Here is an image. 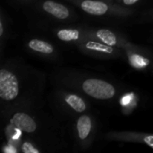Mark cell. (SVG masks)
Wrapping results in <instances>:
<instances>
[{
	"instance_id": "obj_1",
	"label": "cell",
	"mask_w": 153,
	"mask_h": 153,
	"mask_svg": "<svg viewBox=\"0 0 153 153\" xmlns=\"http://www.w3.org/2000/svg\"><path fill=\"white\" fill-rule=\"evenodd\" d=\"M83 91L98 100H108L115 96V87L108 82L100 79H88L82 83Z\"/></svg>"
},
{
	"instance_id": "obj_2",
	"label": "cell",
	"mask_w": 153,
	"mask_h": 153,
	"mask_svg": "<svg viewBox=\"0 0 153 153\" xmlns=\"http://www.w3.org/2000/svg\"><path fill=\"white\" fill-rule=\"evenodd\" d=\"M19 94V82L16 75L6 69L0 71V97L3 100L11 101Z\"/></svg>"
},
{
	"instance_id": "obj_3",
	"label": "cell",
	"mask_w": 153,
	"mask_h": 153,
	"mask_svg": "<svg viewBox=\"0 0 153 153\" xmlns=\"http://www.w3.org/2000/svg\"><path fill=\"white\" fill-rule=\"evenodd\" d=\"M10 122L17 129L28 134H31L37 129V124L34 119L30 116L23 112L15 113L12 117Z\"/></svg>"
},
{
	"instance_id": "obj_4",
	"label": "cell",
	"mask_w": 153,
	"mask_h": 153,
	"mask_svg": "<svg viewBox=\"0 0 153 153\" xmlns=\"http://www.w3.org/2000/svg\"><path fill=\"white\" fill-rule=\"evenodd\" d=\"M42 8L45 12H47L48 13L53 15L54 17L60 19V20H64L69 17V10L67 7H65V5L56 3L55 1H51V0H48L45 1L42 4Z\"/></svg>"
},
{
	"instance_id": "obj_5",
	"label": "cell",
	"mask_w": 153,
	"mask_h": 153,
	"mask_svg": "<svg viewBox=\"0 0 153 153\" xmlns=\"http://www.w3.org/2000/svg\"><path fill=\"white\" fill-rule=\"evenodd\" d=\"M82 9L92 15H103L108 11V5L101 1L84 0L81 4Z\"/></svg>"
},
{
	"instance_id": "obj_6",
	"label": "cell",
	"mask_w": 153,
	"mask_h": 153,
	"mask_svg": "<svg viewBox=\"0 0 153 153\" xmlns=\"http://www.w3.org/2000/svg\"><path fill=\"white\" fill-rule=\"evenodd\" d=\"M91 127L92 122L91 117L88 116H82L77 121V132L80 139H86L91 131Z\"/></svg>"
},
{
	"instance_id": "obj_7",
	"label": "cell",
	"mask_w": 153,
	"mask_h": 153,
	"mask_svg": "<svg viewBox=\"0 0 153 153\" xmlns=\"http://www.w3.org/2000/svg\"><path fill=\"white\" fill-rule=\"evenodd\" d=\"M29 48L36 52H40L44 54H51L54 51L53 46L46 41L33 39L29 42Z\"/></svg>"
},
{
	"instance_id": "obj_8",
	"label": "cell",
	"mask_w": 153,
	"mask_h": 153,
	"mask_svg": "<svg viewBox=\"0 0 153 153\" xmlns=\"http://www.w3.org/2000/svg\"><path fill=\"white\" fill-rule=\"evenodd\" d=\"M65 101L76 112L81 113V112H83L86 109L85 102L83 101V100L81 97H79L77 95H74V94L68 95L65 98Z\"/></svg>"
},
{
	"instance_id": "obj_9",
	"label": "cell",
	"mask_w": 153,
	"mask_h": 153,
	"mask_svg": "<svg viewBox=\"0 0 153 153\" xmlns=\"http://www.w3.org/2000/svg\"><path fill=\"white\" fill-rule=\"evenodd\" d=\"M97 37L105 44L108 45V46H115L117 44V38L115 36V34L108 30H99L97 31Z\"/></svg>"
},
{
	"instance_id": "obj_10",
	"label": "cell",
	"mask_w": 153,
	"mask_h": 153,
	"mask_svg": "<svg viewBox=\"0 0 153 153\" xmlns=\"http://www.w3.org/2000/svg\"><path fill=\"white\" fill-rule=\"evenodd\" d=\"M80 33L77 30H71V29H65L60 30L57 32V37L59 39L63 41H72L76 40L79 39Z\"/></svg>"
},
{
	"instance_id": "obj_11",
	"label": "cell",
	"mask_w": 153,
	"mask_h": 153,
	"mask_svg": "<svg viewBox=\"0 0 153 153\" xmlns=\"http://www.w3.org/2000/svg\"><path fill=\"white\" fill-rule=\"evenodd\" d=\"M131 62L136 67H144V66H146V65H149V61L146 58H143V56H138V55L132 56Z\"/></svg>"
},
{
	"instance_id": "obj_12",
	"label": "cell",
	"mask_w": 153,
	"mask_h": 153,
	"mask_svg": "<svg viewBox=\"0 0 153 153\" xmlns=\"http://www.w3.org/2000/svg\"><path fill=\"white\" fill-rule=\"evenodd\" d=\"M22 152L24 153H39V151L38 149H36L31 143H24L22 144Z\"/></svg>"
},
{
	"instance_id": "obj_13",
	"label": "cell",
	"mask_w": 153,
	"mask_h": 153,
	"mask_svg": "<svg viewBox=\"0 0 153 153\" xmlns=\"http://www.w3.org/2000/svg\"><path fill=\"white\" fill-rule=\"evenodd\" d=\"M143 142L153 149V134L152 135H147L143 138Z\"/></svg>"
},
{
	"instance_id": "obj_14",
	"label": "cell",
	"mask_w": 153,
	"mask_h": 153,
	"mask_svg": "<svg viewBox=\"0 0 153 153\" xmlns=\"http://www.w3.org/2000/svg\"><path fill=\"white\" fill-rule=\"evenodd\" d=\"M139 0H123V3L126 5H131V4H135L136 2H138Z\"/></svg>"
},
{
	"instance_id": "obj_15",
	"label": "cell",
	"mask_w": 153,
	"mask_h": 153,
	"mask_svg": "<svg viewBox=\"0 0 153 153\" xmlns=\"http://www.w3.org/2000/svg\"><path fill=\"white\" fill-rule=\"evenodd\" d=\"M3 32H4V29H3V23L0 22V35L2 36L3 35Z\"/></svg>"
},
{
	"instance_id": "obj_16",
	"label": "cell",
	"mask_w": 153,
	"mask_h": 153,
	"mask_svg": "<svg viewBox=\"0 0 153 153\" xmlns=\"http://www.w3.org/2000/svg\"><path fill=\"white\" fill-rule=\"evenodd\" d=\"M26 1H27V0H26Z\"/></svg>"
}]
</instances>
